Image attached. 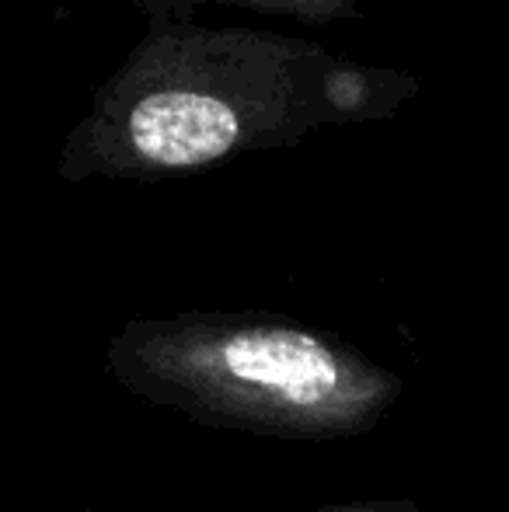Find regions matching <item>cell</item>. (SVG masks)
I'll return each instance as SVG.
<instances>
[{
    "instance_id": "6da1fadb",
    "label": "cell",
    "mask_w": 509,
    "mask_h": 512,
    "mask_svg": "<svg viewBox=\"0 0 509 512\" xmlns=\"http://www.w3.org/2000/svg\"><path fill=\"white\" fill-rule=\"evenodd\" d=\"M143 32L67 133L70 185L157 182L381 122L419 95L405 70L356 63L300 35L206 25L203 0H126Z\"/></svg>"
},
{
    "instance_id": "7a4b0ae2",
    "label": "cell",
    "mask_w": 509,
    "mask_h": 512,
    "mask_svg": "<svg viewBox=\"0 0 509 512\" xmlns=\"http://www.w3.org/2000/svg\"><path fill=\"white\" fill-rule=\"evenodd\" d=\"M105 370L123 391L206 429L269 439H353L377 429L405 384L339 335L265 310L133 317Z\"/></svg>"
},
{
    "instance_id": "277c9868",
    "label": "cell",
    "mask_w": 509,
    "mask_h": 512,
    "mask_svg": "<svg viewBox=\"0 0 509 512\" xmlns=\"http://www.w3.org/2000/svg\"><path fill=\"white\" fill-rule=\"evenodd\" d=\"M70 512H102V509H70ZM286 512H422V506L412 499H381V502H346V506L286 509Z\"/></svg>"
},
{
    "instance_id": "3957f363",
    "label": "cell",
    "mask_w": 509,
    "mask_h": 512,
    "mask_svg": "<svg viewBox=\"0 0 509 512\" xmlns=\"http://www.w3.org/2000/svg\"><path fill=\"white\" fill-rule=\"evenodd\" d=\"M210 4L269 14V18H293L304 25H335V21L363 18V0H210Z\"/></svg>"
}]
</instances>
